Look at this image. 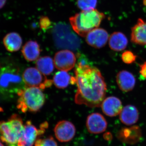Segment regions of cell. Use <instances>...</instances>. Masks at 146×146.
<instances>
[{"label":"cell","instance_id":"cell-1","mask_svg":"<svg viewBox=\"0 0 146 146\" xmlns=\"http://www.w3.org/2000/svg\"><path fill=\"white\" fill-rule=\"evenodd\" d=\"M75 74L77 86L75 96L76 103L91 108L101 106L107 86L99 70L90 65L77 64Z\"/></svg>","mask_w":146,"mask_h":146},{"label":"cell","instance_id":"cell-2","mask_svg":"<svg viewBox=\"0 0 146 146\" xmlns=\"http://www.w3.org/2000/svg\"><path fill=\"white\" fill-rule=\"evenodd\" d=\"M26 87L18 65L11 61L0 63V95L3 98H12Z\"/></svg>","mask_w":146,"mask_h":146},{"label":"cell","instance_id":"cell-3","mask_svg":"<svg viewBox=\"0 0 146 146\" xmlns=\"http://www.w3.org/2000/svg\"><path fill=\"white\" fill-rule=\"evenodd\" d=\"M105 17L104 13L94 9L76 13L69 20L74 31L85 37L89 32L98 28Z\"/></svg>","mask_w":146,"mask_h":146},{"label":"cell","instance_id":"cell-4","mask_svg":"<svg viewBox=\"0 0 146 146\" xmlns=\"http://www.w3.org/2000/svg\"><path fill=\"white\" fill-rule=\"evenodd\" d=\"M17 107L21 112H36L44 104L46 98L41 89L36 87H26L17 94Z\"/></svg>","mask_w":146,"mask_h":146},{"label":"cell","instance_id":"cell-5","mask_svg":"<svg viewBox=\"0 0 146 146\" xmlns=\"http://www.w3.org/2000/svg\"><path fill=\"white\" fill-rule=\"evenodd\" d=\"M23 120L16 114L11 115L7 121H0V141L7 146H17L24 130Z\"/></svg>","mask_w":146,"mask_h":146},{"label":"cell","instance_id":"cell-6","mask_svg":"<svg viewBox=\"0 0 146 146\" xmlns=\"http://www.w3.org/2000/svg\"><path fill=\"white\" fill-rule=\"evenodd\" d=\"M53 35L54 42L58 46L72 49H75L79 46L78 38L66 24L56 25L54 29Z\"/></svg>","mask_w":146,"mask_h":146},{"label":"cell","instance_id":"cell-7","mask_svg":"<svg viewBox=\"0 0 146 146\" xmlns=\"http://www.w3.org/2000/svg\"><path fill=\"white\" fill-rule=\"evenodd\" d=\"M23 78L26 87H33L44 89L52 86V80L35 68H27L23 74Z\"/></svg>","mask_w":146,"mask_h":146},{"label":"cell","instance_id":"cell-8","mask_svg":"<svg viewBox=\"0 0 146 146\" xmlns=\"http://www.w3.org/2000/svg\"><path fill=\"white\" fill-rule=\"evenodd\" d=\"M46 122L43 123L38 129L33 124L31 121H28L25 125L23 134L18 141L17 146H33L39 136L44 133L48 127Z\"/></svg>","mask_w":146,"mask_h":146},{"label":"cell","instance_id":"cell-9","mask_svg":"<svg viewBox=\"0 0 146 146\" xmlns=\"http://www.w3.org/2000/svg\"><path fill=\"white\" fill-rule=\"evenodd\" d=\"M76 58L74 54L68 50L58 52L55 54L54 62L56 68L60 71H70L74 67Z\"/></svg>","mask_w":146,"mask_h":146},{"label":"cell","instance_id":"cell-10","mask_svg":"<svg viewBox=\"0 0 146 146\" xmlns=\"http://www.w3.org/2000/svg\"><path fill=\"white\" fill-rule=\"evenodd\" d=\"M54 131L56 138L58 141L66 143L71 141L74 137L76 129L72 123L63 120L56 124Z\"/></svg>","mask_w":146,"mask_h":146},{"label":"cell","instance_id":"cell-11","mask_svg":"<svg viewBox=\"0 0 146 146\" xmlns=\"http://www.w3.org/2000/svg\"><path fill=\"white\" fill-rule=\"evenodd\" d=\"M86 43L91 46L100 49L104 47L109 39L108 33L104 29H94L86 35Z\"/></svg>","mask_w":146,"mask_h":146},{"label":"cell","instance_id":"cell-12","mask_svg":"<svg viewBox=\"0 0 146 146\" xmlns=\"http://www.w3.org/2000/svg\"><path fill=\"white\" fill-rule=\"evenodd\" d=\"M107 125L105 118L99 113H92L88 116L86 119L87 130L93 134H99L104 132L107 128Z\"/></svg>","mask_w":146,"mask_h":146},{"label":"cell","instance_id":"cell-13","mask_svg":"<svg viewBox=\"0 0 146 146\" xmlns=\"http://www.w3.org/2000/svg\"><path fill=\"white\" fill-rule=\"evenodd\" d=\"M101 107L104 114L110 117L119 115L123 109L121 101L114 96L109 97L104 99L102 103Z\"/></svg>","mask_w":146,"mask_h":146},{"label":"cell","instance_id":"cell-14","mask_svg":"<svg viewBox=\"0 0 146 146\" xmlns=\"http://www.w3.org/2000/svg\"><path fill=\"white\" fill-rule=\"evenodd\" d=\"M131 31V42L137 44L146 46V22L140 18Z\"/></svg>","mask_w":146,"mask_h":146},{"label":"cell","instance_id":"cell-15","mask_svg":"<svg viewBox=\"0 0 146 146\" xmlns=\"http://www.w3.org/2000/svg\"><path fill=\"white\" fill-rule=\"evenodd\" d=\"M119 89L123 92H127L133 90L136 84V79L131 73L127 71H120L116 77Z\"/></svg>","mask_w":146,"mask_h":146},{"label":"cell","instance_id":"cell-16","mask_svg":"<svg viewBox=\"0 0 146 146\" xmlns=\"http://www.w3.org/2000/svg\"><path fill=\"white\" fill-rule=\"evenodd\" d=\"M118 138L121 141L129 144L137 143L141 137L140 127L134 126L130 128H124L120 131L118 133Z\"/></svg>","mask_w":146,"mask_h":146},{"label":"cell","instance_id":"cell-17","mask_svg":"<svg viewBox=\"0 0 146 146\" xmlns=\"http://www.w3.org/2000/svg\"><path fill=\"white\" fill-rule=\"evenodd\" d=\"M120 119L127 125H131L136 123L139 118L138 109L134 106L128 105L122 110L120 113Z\"/></svg>","mask_w":146,"mask_h":146},{"label":"cell","instance_id":"cell-18","mask_svg":"<svg viewBox=\"0 0 146 146\" xmlns=\"http://www.w3.org/2000/svg\"><path fill=\"white\" fill-rule=\"evenodd\" d=\"M41 52L40 46L36 41H29L24 45L22 53L25 59L31 62L37 60Z\"/></svg>","mask_w":146,"mask_h":146},{"label":"cell","instance_id":"cell-19","mask_svg":"<svg viewBox=\"0 0 146 146\" xmlns=\"http://www.w3.org/2000/svg\"><path fill=\"white\" fill-rule=\"evenodd\" d=\"M109 45L111 49L119 52L125 49L128 44V39L122 33L115 32L110 36Z\"/></svg>","mask_w":146,"mask_h":146},{"label":"cell","instance_id":"cell-20","mask_svg":"<svg viewBox=\"0 0 146 146\" xmlns=\"http://www.w3.org/2000/svg\"><path fill=\"white\" fill-rule=\"evenodd\" d=\"M6 49L10 52H14L20 49L23 40L20 35L16 32H11L7 34L3 39Z\"/></svg>","mask_w":146,"mask_h":146},{"label":"cell","instance_id":"cell-21","mask_svg":"<svg viewBox=\"0 0 146 146\" xmlns=\"http://www.w3.org/2000/svg\"><path fill=\"white\" fill-rule=\"evenodd\" d=\"M52 81L55 86L58 89H65L68 87L69 84L76 83L75 77L71 76L66 71H63L55 74Z\"/></svg>","mask_w":146,"mask_h":146},{"label":"cell","instance_id":"cell-22","mask_svg":"<svg viewBox=\"0 0 146 146\" xmlns=\"http://www.w3.org/2000/svg\"><path fill=\"white\" fill-rule=\"evenodd\" d=\"M54 62L50 56H45L36 60V68L45 76L50 75L54 70Z\"/></svg>","mask_w":146,"mask_h":146},{"label":"cell","instance_id":"cell-23","mask_svg":"<svg viewBox=\"0 0 146 146\" xmlns=\"http://www.w3.org/2000/svg\"><path fill=\"white\" fill-rule=\"evenodd\" d=\"M98 0H77V5L82 11H87L95 9Z\"/></svg>","mask_w":146,"mask_h":146},{"label":"cell","instance_id":"cell-24","mask_svg":"<svg viewBox=\"0 0 146 146\" xmlns=\"http://www.w3.org/2000/svg\"><path fill=\"white\" fill-rule=\"evenodd\" d=\"M35 146H58L56 141L52 136H49L46 138H38L36 140Z\"/></svg>","mask_w":146,"mask_h":146},{"label":"cell","instance_id":"cell-25","mask_svg":"<svg viewBox=\"0 0 146 146\" xmlns=\"http://www.w3.org/2000/svg\"><path fill=\"white\" fill-rule=\"evenodd\" d=\"M121 58L124 63L129 64L135 62L136 56L130 51H126L122 54Z\"/></svg>","mask_w":146,"mask_h":146},{"label":"cell","instance_id":"cell-26","mask_svg":"<svg viewBox=\"0 0 146 146\" xmlns=\"http://www.w3.org/2000/svg\"><path fill=\"white\" fill-rule=\"evenodd\" d=\"M39 24H40L41 28L42 29H48L51 25V23L49 18L47 16H42L39 20Z\"/></svg>","mask_w":146,"mask_h":146},{"label":"cell","instance_id":"cell-27","mask_svg":"<svg viewBox=\"0 0 146 146\" xmlns=\"http://www.w3.org/2000/svg\"><path fill=\"white\" fill-rule=\"evenodd\" d=\"M77 57L78 62L77 64L80 65H89L88 63V59L84 55L81 54H78Z\"/></svg>","mask_w":146,"mask_h":146},{"label":"cell","instance_id":"cell-28","mask_svg":"<svg viewBox=\"0 0 146 146\" xmlns=\"http://www.w3.org/2000/svg\"><path fill=\"white\" fill-rule=\"evenodd\" d=\"M140 73L144 78H146V62L140 65Z\"/></svg>","mask_w":146,"mask_h":146},{"label":"cell","instance_id":"cell-29","mask_svg":"<svg viewBox=\"0 0 146 146\" xmlns=\"http://www.w3.org/2000/svg\"><path fill=\"white\" fill-rule=\"evenodd\" d=\"M104 138L105 139H106V140L108 141V140H110L112 139V135H111V133H106L104 134Z\"/></svg>","mask_w":146,"mask_h":146},{"label":"cell","instance_id":"cell-30","mask_svg":"<svg viewBox=\"0 0 146 146\" xmlns=\"http://www.w3.org/2000/svg\"><path fill=\"white\" fill-rule=\"evenodd\" d=\"M7 0H0V9L3 8L6 3Z\"/></svg>","mask_w":146,"mask_h":146},{"label":"cell","instance_id":"cell-31","mask_svg":"<svg viewBox=\"0 0 146 146\" xmlns=\"http://www.w3.org/2000/svg\"><path fill=\"white\" fill-rule=\"evenodd\" d=\"M0 146H4V145H3V144L2 143H1V142H0Z\"/></svg>","mask_w":146,"mask_h":146}]
</instances>
